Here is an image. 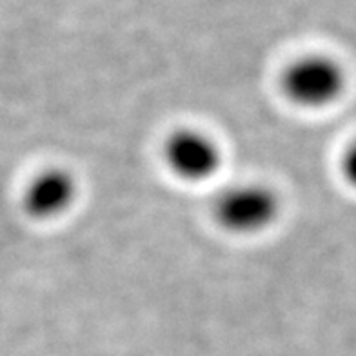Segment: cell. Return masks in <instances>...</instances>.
Masks as SVG:
<instances>
[{"label":"cell","mask_w":356,"mask_h":356,"mask_svg":"<svg viewBox=\"0 0 356 356\" xmlns=\"http://www.w3.org/2000/svg\"><path fill=\"white\" fill-rule=\"evenodd\" d=\"M164 156L169 169L188 182L209 180L222 162L216 142L198 129L175 131L165 142Z\"/></svg>","instance_id":"3"},{"label":"cell","mask_w":356,"mask_h":356,"mask_svg":"<svg viewBox=\"0 0 356 356\" xmlns=\"http://www.w3.org/2000/svg\"><path fill=\"white\" fill-rule=\"evenodd\" d=\"M284 93L291 102L307 109L331 106L346 89V73L327 55H305L291 62L282 79Z\"/></svg>","instance_id":"1"},{"label":"cell","mask_w":356,"mask_h":356,"mask_svg":"<svg viewBox=\"0 0 356 356\" xmlns=\"http://www.w3.org/2000/svg\"><path fill=\"white\" fill-rule=\"evenodd\" d=\"M342 173L349 186L356 189V142L349 145V149L346 151L342 160Z\"/></svg>","instance_id":"5"},{"label":"cell","mask_w":356,"mask_h":356,"mask_svg":"<svg viewBox=\"0 0 356 356\" xmlns=\"http://www.w3.org/2000/svg\"><path fill=\"white\" fill-rule=\"evenodd\" d=\"M76 200V182L60 168L46 169L29 182L24 206L33 218L53 220L70 209Z\"/></svg>","instance_id":"4"},{"label":"cell","mask_w":356,"mask_h":356,"mask_svg":"<svg viewBox=\"0 0 356 356\" xmlns=\"http://www.w3.org/2000/svg\"><path fill=\"white\" fill-rule=\"evenodd\" d=\"M215 216L229 233H262L277 220L278 197L262 184H234L216 198Z\"/></svg>","instance_id":"2"}]
</instances>
